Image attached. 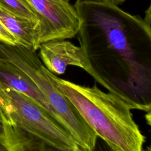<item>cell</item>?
<instances>
[{"mask_svg": "<svg viewBox=\"0 0 151 151\" xmlns=\"http://www.w3.org/2000/svg\"><path fill=\"white\" fill-rule=\"evenodd\" d=\"M144 19L148 24L151 25V0H150V5H149L147 9L145 11Z\"/></svg>", "mask_w": 151, "mask_h": 151, "instance_id": "cell-11", "label": "cell"}, {"mask_svg": "<svg viewBox=\"0 0 151 151\" xmlns=\"http://www.w3.org/2000/svg\"><path fill=\"white\" fill-rule=\"evenodd\" d=\"M58 89L73 103L84 120L114 151H140L145 142L130 108L117 96L97 86L86 87L60 78L50 71Z\"/></svg>", "mask_w": 151, "mask_h": 151, "instance_id": "cell-3", "label": "cell"}, {"mask_svg": "<svg viewBox=\"0 0 151 151\" xmlns=\"http://www.w3.org/2000/svg\"><path fill=\"white\" fill-rule=\"evenodd\" d=\"M39 18L40 44L77 35L80 25L77 11L69 0H27Z\"/></svg>", "mask_w": 151, "mask_h": 151, "instance_id": "cell-5", "label": "cell"}, {"mask_svg": "<svg viewBox=\"0 0 151 151\" xmlns=\"http://www.w3.org/2000/svg\"><path fill=\"white\" fill-rule=\"evenodd\" d=\"M0 42L11 45H20L17 38L8 29L0 20Z\"/></svg>", "mask_w": 151, "mask_h": 151, "instance_id": "cell-10", "label": "cell"}, {"mask_svg": "<svg viewBox=\"0 0 151 151\" xmlns=\"http://www.w3.org/2000/svg\"><path fill=\"white\" fill-rule=\"evenodd\" d=\"M145 118L147 124L151 126V110L147 111V113L146 114Z\"/></svg>", "mask_w": 151, "mask_h": 151, "instance_id": "cell-13", "label": "cell"}, {"mask_svg": "<svg viewBox=\"0 0 151 151\" xmlns=\"http://www.w3.org/2000/svg\"><path fill=\"white\" fill-rule=\"evenodd\" d=\"M0 81L31 98L54 118L43 94L32 79L19 67L11 63L0 60Z\"/></svg>", "mask_w": 151, "mask_h": 151, "instance_id": "cell-7", "label": "cell"}, {"mask_svg": "<svg viewBox=\"0 0 151 151\" xmlns=\"http://www.w3.org/2000/svg\"><path fill=\"white\" fill-rule=\"evenodd\" d=\"M85 69L131 109L151 110V25L112 2L76 0Z\"/></svg>", "mask_w": 151, "mask_h": 151, "instance_id": "cell-1", "label": "cell"}, {"mask_svg": "<svg viewBox=\"0 0 151 151\" xmlns=\"http://www.w3.org/2000/svg\"><path fill=\"white\" fill-rule=\"evenodd\" d=\"M0 117L5 150H81L68 131L44 109L1 81Z\"/></svg>", "mask_w": 151, "mask_h": 151, "instance_id": "cell-2", "label": "cell"}, {"mask_svg": "<svg viewBox=\"0 0 151 151\" xmlns=\"http://www.w3.org/2000/svg\"><path fill=\"white\" fill-rule=\"evenodd\" d=\"M0 60L15 65L32 79L45 97L54 118L68 131L80 148L88 149L94 144L96 134L57 87L36 51L22 45L0 42Z\"/></svg>", "mask_w": 151, "mask_h": 151, "instance_id": "cell-4", "label": "cell"}, {"mask_svg": "<svg viewBox=\"0 0 151 151\" xmlns=\"http://www.w3.org/2000/svg\"><path fill=\"white\" fill-rule=\"evenodd\" d=\"M2 133H3V129H2L1 119V117H0V142H1V138H2Z\"/></svg>", "mask_w": 151, "mask_h": 151, "instance_id": "cell-14", "label": "cell"}, {"mask_svg": "<svg viewBox=\"0 0 151 151\" xmlns=\"http://www.w3.org/2000/svg\"><path fill=\"white\" fill-rule=\"evenodd\" d=\"M98 1H107L109 2H112L117 5L122 4L123 2H124L126 0H98Z\"/></svg>", "mask_w": 151, "mask_h": 151, "instance_id": "cell-12", "label": "cell"}, {"mask_svg": "<svg viewBox=\"0 0 151 151\" xmlns=\"http://www.w3.org/2000/svg\"><path fill=\"white\" fill-rule=\"evenodd\" d=\"M0 7L18 17L40 21L38 16L27 0H0Z\"/></svg>", "mask_w": 151, "mask_h": 151, "instance_id": "cell-9", "label": "cell"}, {"mask_svg": "<svg viewBox=\"0 0 151 151\" xmlns=\"http://www.w3.org/2000/svg\"><path fill=\"white\" fill-rule=\"evenodd\" d=\"M40 58L51 73L64 74L68 65L85 69V60L81 47L65 40H55L40 44Z\"/></svg>", "mask_w": 151, "mask_h": 151, "instance_id": "cell-6", "label": "cell"}, {"mask_svg": "<svg viewBox=\"0 0 151 151\" xmlns=\"http://www.w3.org/2000/svg\"><path fill=\"white\" fill-rule=\"evenodd\" d=\"M0 20L20 45L37 51L40 45V21L15 15L0 7Z\"/></svg>", "mask_w": 151, "mask_h": 151, "instance_id": "cell-8", "label": "cell"}]
</instances>
